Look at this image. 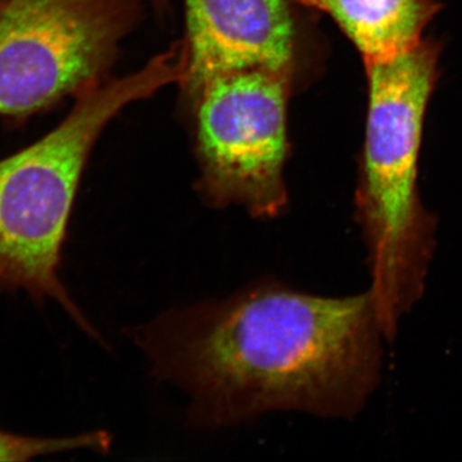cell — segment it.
<instances>
[{
  "label": "cell",
  "instance_id": "5b68a950",
  "mask_svg": "<svg viewBox=\"0 0 462 462\" xmlns=\"http://www.w3.org/2000/svg\"><path fill=\"white\" fill-rule=\"evenodd\" d=\"M142 0H9L0 9V117L23 124L106 80Z\"/></svg>",
  "mask_w": 462,
  "mask_h": 462
},
{
  "label": "cell",
  "instance_id": "8992f818",
  "mask_svg": "<svg viewBox=\"0 0 462 462\" xmlns=\"http://www.w3.org/2000/svg\"><path fill=\"white\" fill-rule=\"evenodd\" d=\"M293 0H185L181 42L187 97L208 79L254 67L296 71Z\"/></svg>",
  "mask_w": 462,
  "mask_h": 462
},
{
  "label": "cell",
  "instance_id": "7a4b0ae2",
  "mask_svg": "<svg viewBox=\"0 0 462 462\" xmlns=\"http://www.w3.org/2000/svg\"><path fill=\"white\" fill-rule=\"evenodd\" d=\"M440 42L366 60L367 115L356 215L369 258L372 298L385 339L420 300L436 248V218L419 193L425 114L439 79Z\"/></svg>",
  "mask_w": 462,
  "mask_h": 462
},
{
  "label": "cell",
  "instance_id": "9c48e42d",
  "mask_svg": "<svg viewBox=\"0 0 462 462\" xmlns=\"http://www.w3.org/2000/svg\"><path fill=\"white\" fill-rule=\"evenodd\" d=\"M8 2L9 0H0V9L5 7V5H7Z\"/></svg>",
  "mask_w": 462,
  "mask_h": 462
},
{
  "label": "cell",
  "instance_id": "ba28073f",
  "mask_svg": "<svg viewBox=\"0 0 462 462\" xmlns=\"http://www.w3.org/2000/svg\"><path fill=\"white\" fill-rule=\"evenodd\" d=\"M109 443L111 439L105 431L78 434L74 437L42 438L21 436L0 430V462H26L42 456L79 449L105 452Z\"/></svg>",
  "mask_w": 462,
  "mask_h": 462
},
{
  "label": "cell",
  "instance_id": "6da1fadb",
  "mask_svg": "<svg viewBox=\"0 0 462 462\" xmlns=\"http://www.w3.org/2000/svg\"><path fill=\"white\" fill-rule=\"evenodd\" d=\"M382 337L367 291L328 298L263 282L163 312L135 340L190 398L194 420L227 427L272 411L351 418L378 385Z\"/></svg>",
  "mask_w": 462,
  "mask_h": 462
},
{
  "label": "cell",
  "instance_id": "277c9868",
  "mask_svg": "<svg viewBox=\"0 0 462 462\" xmlns=\"http://www.w3.org/2000/svg\"><path fill=\"white\" fill-rule=\"evenodd\" d=\"M293 69L254 67L208 79L188 96L194 114L200 196L275 218L288 206V100Z\"/></svg>",
  "mask_w": 462,
  "mask_h": 462
},
{
  "label": "cell",
  "instance_id": "52a82bcc",
  "mask_svg": "<svg viewBox=\"0 0 462 462\" xmlns=\"http://www.w3.org/2000/svg\"><path fill=\"white\" fill-rule=\"evenodd\" d=\"M329 16L366 60L396 56L424 36L438 0H293Z\"/></svg>",
  "mask_w": 462,
  "mask_h": 462
},
{
  "label": "cell",
  "instance_id": "3957f363",
  "mask_svg": "<svg viewBox=\"0 0 462 462\" xmlns=\"http://www.w3.org/2000/svg\"><path fill=\"white\" fill-rule=\"evenodd\" d=\"M180 45L76 97L69 114L38 142L0 160V289L54 300L85 333L96 331L60 278L72 209L91 149L130 103L180 83Z\"/></svg>",
  "mask_w": 462,
  "mask_h": 462
}]
</instances>
